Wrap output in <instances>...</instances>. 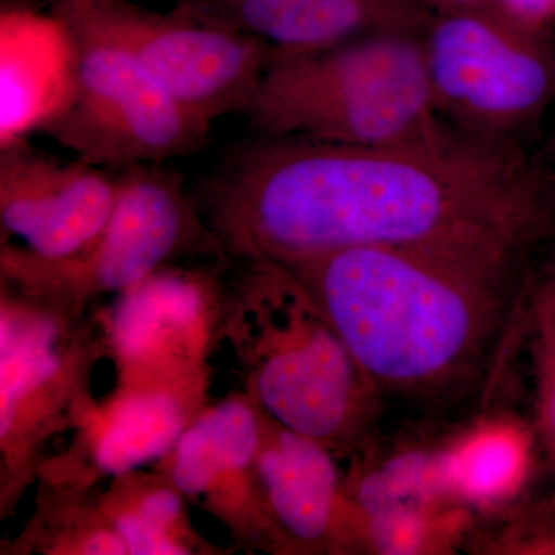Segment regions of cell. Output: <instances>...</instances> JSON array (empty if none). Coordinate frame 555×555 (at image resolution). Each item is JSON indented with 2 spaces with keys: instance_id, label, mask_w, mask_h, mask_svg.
Segmentation results:
<instances>
[{
  "instance_id": "1",
  "label": "cell",
  "mask_w": 555,
  "mask_h": 555,
  "mask_svg": "<svg viewBox=\"0 0 555 555\" xmlns=\"http://www.w3.org/2000/svg\"><path fill=\"white\" fill-rule=\"evenodd\" d=\"M545 179L516 142L443 119L393 144L262 137L230 152L199 199L222 248L284 266L356 247L529 244Z\"/></svg>"
},
{
  "instance_id": "2",
  "label": "cell",
  "mask_w": 555,
  "mask_h": 555,
  "mask_svg": "<svg viewBox=\"0 0 555 555\" xmlns=\"http://www.w3.org/2000/svg\"><path fill=\"white\" fill-rule=\"evenodd\" d=\"M528 247L488 240L356 247L292 264L366 379L379 414L454 420L502 375Z\"/></svg>"
},
{
  "instance_id": "3",
  "label": "cell",
  "mask_w": 555,
  "mask_h": 555,
  "mask_svg": "<svg viewBox=\"0 0 555 555\" xmlns=\"http://www.w3.org/2000/svg\"><path fill=\"white\" fill-rule=\"evenodd\" d=\"M423 33L364 36L312 53L273 54L243 113L262 137L379 145L443 120L427 82Z\"/></svg>"
},
{
  "instance_id": "4",
  "label": "cell",
  "mask_w": 555,
  "mask_h": 555,
  "mask_svg": "<svg viewBox=\"0 0 555 555\" xmlns=\"http://www.w3.org/2000/svg\"><path fill=\"white\" fill-rule=\"evenodd\" d=\"M248 262L251 400L272 422L328 449L361 443L382 414L352 353L286 268Z\"/></svg>"
},
{
  "instance_id": "5",
  "label": "cell",
  "mask_w": 555,
  "mask_h": 555,
  "mask_svg": "<svg viewBox=\"0 0 555 555\" xmlns=\"http://www.w3.org/2000/svg\"><path fill=\"white\" fill-rule=\"evenodd\" d=\"M54 13L76 46V91L67 112L43 131L75 158L102 169L166 164L203 147L210 127L185 112L75 0Z\"/></svg>"
},
{
  "instance_id": "6",
  "label": "cell",
  "mask_w": 555,
  "mask_h": 555,
  "mask_svg": "<svg viewBox=\"0 0 555 555\" xmlns=\"http://www.w3.org/2000/svg\"><path fill=\"white\" fill-rule=\"evenodd\" d=\"M423 56L438 115L476 137L514 142L555 98V43L488 9L434 14Z\"/></svg>"
},
{
  "instance_id": "7",
  "label": "cell",
  "mask_w": 555,
  "mask_h": 555,
  "mask_svg": "<svg viewBox=\"0 0 555 555\" xmlns=\"http://www.w3.org/2000/svg\"><path fill=\"white\" fill-rule=\"evenodd\" d=\"M221 247L196 210L185 179L164 164L118 173L115 207L101 235L78 257L49 261L3 248V275L27 291L62 299L124 292L195 247Z\"/></svg>"
},
{
  "instance_id": "8",
  "label": "cell",
  "mask_w": 555,
  "mask_h": 555,
  "mask_svg": "<svg viewBox=\"0 0 555 555\" xmlns=\"http://www.w3.org/2000/svg\"><path fill=\"white\" fill-rule=\"evenodd\" d=\"M98 27L122 43L193 118L214 126L241 115L268 72L273 49L250 33L182 0L169 13L126 0H75Z\"/></svg>"
},
{
  "instance_id": "9",
  "label": "cell",
  "mask_w": 555,
  "mask_h": 555,
  "mask_svg": "<svg viewBox=\"0 0 555 555\" xmlns=\"http://www.w3.org/2000/svg\"><path fill=\"white\" fill-rule=\"evenodd\" d=\"M118 173L33 149L28 139L0 147V221L35 257L83 254L107 224Z\"/></svg>"
},
{
  "instance_id": "10",
  "label": "cell",
  "mask_w": 555,
  "mask_h": 555,
  "mask_svg": "<svg viewBox=\"0 0 555 555\" xmlns=\"http://www.w3.org/2000/svg\"><path fill=\"white\" fill-rule=\"evenodd\" d=\"M76 46L56 13L0 16V147L43 133L75 98Z\"/></svg>"
},
{
  "instance_id": "11",
  "label": "cell",
  "mask_w": 555,
  "mask_h": 555,
  "mask_svg": "<svg viewBox=\"0 0 555 555\" xmlns=\"http://www.w3.org/2000/svg\"><path fill=\"white\" fill-rule=\"evenodd\" d=\"M268 42L275 56L327 50L377 33H423L425 0H193Z\"/></svg>"
},
{
  "instance_id": "12",
  "label": "cell",
  "mask_w": 555,
  "mask_h": 555,
  "mask_svg": "<svg viewBox=\"0 0 555 555\" xmlns=\"http://www.w3.org/2000/svg\"><path fill=\"white\" fill-rule=\"evenodd\" d=\"M328 451L262 415L254 463L258 500L281 534L299 545L326 542L339 518L341 485Z\"/></svg>"
},
{
  "instance_id": "13",
  "label": "cell",
  "mask_w": 555,
  "mask_h": 555,
  "mask_svg": "<svg viewBox=\"0 0 555 555\" xmlns=\"http://www.w3.org/2000/svg\"><path fill=\"white\" fill-rule=\"evenodd\" d=\"M210 283L204 275L166 266L120 292L112 339L124 364L155 367L167 357L203 345Z\"/></svg>"
},
{
  "instance_id": "14",
  "label": "cell",
  "mask_w": 555,
  "mask_h": 555,
  "mask_svg": "<svg viewBox=\"0 0 555 555\" xmlns=\"http://www.w3.org/2000/svg\"><path fill=\"white\" fill-rule=\"evenodd\" d=\"M43 310L3 301L0 327V437L3 449L20 443L43 418V401L68 378L64 332Z\"/></svg>"
},
{
  "instance_id": "15",
  "label": "cell",
  "mask_w": 555,
  "mask_h": 555,
  "mask_svg": "<svg viewBox=\"0 0 555 555\" xmlns=\"http://www.w3.org/2000/svg\"><path fill=\"white\" fill-rule=\"evenodd\" d=\"M262 415L254 400H228L185 427L170 456V485L189 499L217 503L229 488L255 483Z\"/></svg>"
},
{
  "instance_id": "16",
  "label": "cell",
  "mask_w": 555,
  "mask_h": 555,
  "mask_svg": "<svg viewBox=\"0 0 555 555\" xmlns=\"http://www.w3.org/2000/svg\"><path fill=\"white\" fill-rule=\"evenodd\" d=\"M188 427V412L171 390L134 387L102 414L91 454L102 474L124 477L177 447Z\"/></svg>"
},
{
  "instance_id": "17",
  "label": "cell",
  "mask_w": 555,
  "mask_h": 555,
  "mask_svg": "<svg viewBox=\"0 0 555 555\" xmlns=\"http://www.w3.org/2000/svg\"><path fill=\"white\" fill-rule=\"evenodd\" d=\"M444 467L454 500L474 505L499 502L524 477L525 438L505 423H488L444 451Z\"/></svg>"
},
{
  "instance_id": "18",
  "label": "cell",
  "mask_w": 555,
  "mask_h": 555,
  "mask_svg": "<svg viewBox=\"0 0 555 555\" xmlns=\"http://www.w3.org/2000/svg\"><path fill=\"white\" fill-rule=\"evenodd\" d=\"M182 496L173 485L149 488L108 514L109 524L126 543L129 554L190 553L179 539V525L184 513Z\"/></svg>"
},
{
  "instance_id": "19",
  "label": "cell",
  "mask_w": 555,
  "mask_h": 555,
  "mask_svg": "<svg viewBox=\"0 0 555 555\" xmlns=\"http://www.w3.org/2000/svg\"><path fill=\"white\" fill-rule=\"evenodd\" d=\"M491 9L529 31L547 33L555 24V0H492Z\"/></svg>"
},
{
  "instance_id": "20",
  "label": "cell",
  "mask_w": 555,
  "mask_h": 555,
  "mask_svg": "<svg viewBox=\"0 0 555 555\" xmlns=\"http://www.w3.org/2000/svg\"><path fill=\"white\" fill-rule=\"evenodd\" d=\"M436 14L459 13V11L480 10L491 7L492 0H425Z\"/></svg>"
},
{
  "instance_id": "21",
  "label": "cell",
  "mask_w": 555,
  "mask_h": 555,
  "mask_svg": "<svg viewBox=\"0 0 555 555\" xmlns=\"http://www.w3.org/2000/svg\"><path fill=\"white\" fill-rule=\"evenodd\" d=\"M543 416H545V427L547 437L551 438L555 447V363L547 378L545 390V403H543Z\"/></svg>"
}]
</instances>
